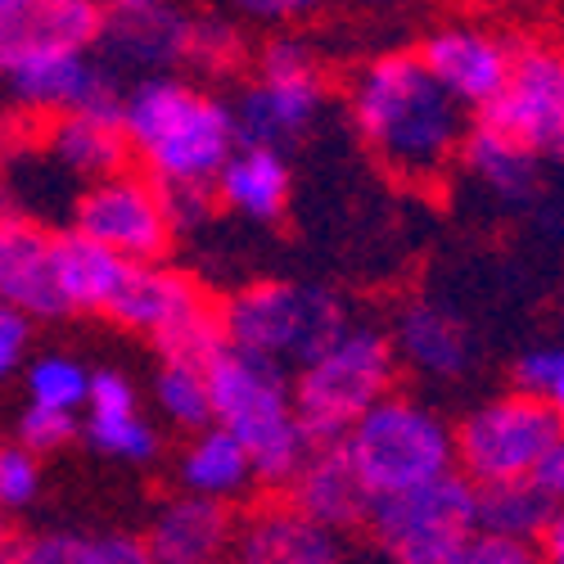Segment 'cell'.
<instances>
[{
	"label": "cell",
	"mask_w": 564,
	"mask_h": 564,
	"mask_svg": "<svg viewBox=\"0 0 564 564\" xmlns=\"http://www.w3.org/2000/svg\"><path fill=\"white\" fill-rule=\"evenodd\" d=\"M560 307H564V294H560Z\"/></svg>",
	"instance_id": "cell-46"
},
{
	"label": "cell",
	"mask_w": 564,
	"mask_h": 564,
	"mask_svg": "<svg viewBox=\"0 0 564 564\" xmlns=\"http://www.w3.org/2000/svg\"><path fill=\"white\" fill-rule=\"evenodd\" d=\"M538 555L542 564H564V501L551 510V520L538 533Z\"/></svg>",
	"instance_id": "cell-41"
},
{
	"label": "cell",
	"mask_w": 564,
	"mask_h": 564,
	"mask_svg": "<svg viewBox=\"0 0 564 564\" xmlns=\"http://www.w3.org/2000/svg\"><path fill=\"white\" fill-rule=\"evenodd\" d=\"M538 398L560 415V425H564V348H546V370H542Z\"/></svg>",
	"instance_id": "cell-40"
},
{
	"label": "cell",
	"mask_w": 564,
	"mask_h": 564,
	"mask_svg": "<svg viewBox=\"0 0 564 564\" xmlns=\"http://www.w3.org/2000/svg\"><path fill=\"white\" fill-rule=\"evenodd\" d=\"M0 86L10 90V100L23 113L41 118H59L86 105H105L118 100L122 90L113 86V73L96 51H36L14 59L0 73Z\"/></svg>",
	"instance_id": "cell-14"
},
{
	"label": "cell",
	"mask_w": 564,
	"mask_h": 564,
	"mask_svg": "<svg viewBox=\"0 0 564 564\" xmlns=\"http://www.w3.org/2000/svg\"><path fill=\"white\" fill-rule=\"evenodd\" d=\"M415 55L465 113H484L497 100V90H501V82L510 73L514 41L501 36L488 23L460 19V23L434 28L425 41H420Z\"/></svg>",
	"instance_id": "cell-13"
},
{
	"label": "cell",
	"mask_w": 564,
	"mask_h": 564,
	"mask_svg": "<svg viewBox=\"0 0 564 564\" xmlns=\"http://www.w3.org/2000/svg\"><path fill=\"white\" fill-rule=\"evenodd\" d=\"M73 230L100 240L127 262H159L172 245L176 221L159 181L118 167L109 176L86 181V191L73 204Z\"/></svg>",
	"instance_id": "cell-11"
},
{
	"label": "cell",
	"mask_w": 564,
	"mask_h": 564,
	"mask_svg": "<svg viewBox=\"0 0 564 564\" xmlns=\"http://www.w3.org/2000/svg\"><path fill=\"white\" fill-rule=\"evenodd\" d=\"M195 45V14L176 6H135V10H109L105 32L96 41V55L105 68H127L135 77L150 73H176L191 64Z\"/></svg>",
	"instance_id": "cell-15"
},
{
	"label": "cell",
	"mask_w": 564,
	"mask_h": 564,
	"mask_svg": "<svg viewBox=\"0 0 564 564\" xmlns=\"http://www.w3.org/2000/svg\"><path fill=\"white\" fill-rule=\"evenodd\" d=\"M560 434H564L560 415L538 393L514 389V393L488 398L460 420V430H452L456 469L475 488L533 479L538 460L551 452Z\"/></svg>",
	"instance_id": "cell-8"
},
{
	"label": "cell",
	"mask_w": 564,
	"mask_h": 564,
	"mask_svg": "<svg viewBox=\"0 0 564 564\" xmlns=\"http://www.w3.org/2000/svg\"><path fill=\"white\" fill-rule=\"evenodd\" d=\"M438 564H542V555H538V542H529V538H506L492 529H475Z\"/></svg>",
	"instance_id": "cell-33"
},
{
	"label": "cell",
	"mask_w": 564,
	"mask_h": 564,
	"mask_svg": "<svg viewBox=\"0 0 564 564\" xmlns=\"http://www.w3.org/2000/svg\"><path fill=\"white\" fill-rule=\"evenodd\" d=\"M533 484L560 506L564 501V434L551 443V452L538 460V469H533Z\"/></svg>",
	"instance_id": "cell-39"
},
{
	"label": "cell",
	"mask_w": 564,
	"mask_h": 564,
	"mask_svg": "<svg viewBox=\"0 0 564 564\" xmlns=\"http://www.w3.org/2000/svg\"><path fill=\"white\" fill-rule=\"evenodd\" d=\"M6 564H154V555L127 533H36L14 542Z\"/></svg>",
	"instance_id": "cell-27"
},
{
	"label": "cell",
	"mask_w": 564,
	"mask_h": 564,
	"mask_svg": "<svg viewBox=\"0 0 564 564\" xmlns=\"http://www.w3.org/2000/svg\"><path fill=\"white\" fill-rule=\"evenodd\" d=\"M339 443L357 465L370 497L402 492L411 484H425L456 469V438L447 420L434 406L402 393H384L375 406H366Z\"/></svg>",
	"instance_id": "cell-6"
},
{
	"label": "cell",
	"mask_w": 564,
	"mask_h": 564,
	"mask_svg": "<svg viewBox=\"0 0 564 564\" xmlns=\"http://www.w3.org/2000/svg\"><path fill=\"white\" fill-rule=\"evenodd\" d=\"M240 59V28L230 19L195 14V45H191V64L199 68H230Z\"/></svg>",
	"instance_id": "cell-35"
},
{
	"label": "cell",
	"mask_w": 564,
	"mask_h": 564,
	"mask_svg": "<svg viewBox=\"0 0 564 564\" xmlns=\"http://www.w3.org/2000/svg\"><path fill=\"white\" fill-rule=\"evenodd\" d=\"M465 6H488V0H465Z\"/></svg>",
	"instance_id": "cell-45"
},
{
	"label": "cell",
	"mask_w": 564,
	"mask_h": 564,
	"mask_svg": "<svg viewBox=\"0 0 564 564\" xmlns=\"http://www.w3.org/2000/svg\"><path fill=\"white\" fill-rule=\"evenodd\" d=\"M230 555L235 564H348L344 538L307 520L290 501L262 506L245 524H235Z\"/></svg>",
	"instance_id": "cell-17"
},
{
	"label": "cell",
	"mask_w": 564,
	"mask_h": 564,
	"mask_svg": "<svg viewBox=\"0 0 564 564\" xmlns=\"http://www.w3.org/2000/svg\"><path fill=\"white\" fill-rule=\"evenodd\" d=\"M217 325L226 348H240L280 370H299L348 325V307L325 285L262 280V285L230 294L217 307Z\"/></svg>",
	"instance_id": "cell-4"
},
{
	"label": "cell",
	"mask_w": 564,
	"mask_h": 564,
	"mask_svg": "<svg viewBox=\"0 0 564 564\" xmlns=\"http://www.w3.org/2000/svg\"><path fill=\"white\" fill-rule=\"evenodd\" d=\"M51 262H55V290L64 312H109L131 262L100 240H90L82 230L51 235Z\"/></svg>",
	"instance_id": "cell-24"
},
{
	"label": "cell",
	"mask_w": 564,
	"mask_h": 564,
	"mask_svg": "<svg viewBox=\"0 0 564 564\" xmlns=\"http://www.w3.org/2000/svg\"><path fill=\"white\" fill-rule=\"evenodd\" d=\"M290 506L303 510L307 520L348 533L366 524V510H370V488L361 484L357 465L348 460L344 443H312V452L303 456V465L290 475Z\"/></svg>",
	"instance_id": "cell-18"
},
{
	"label": "cell",
	"mask_w": 564,
	"mask_h": 564,
	"mask_svg": "<svg viewBox=\"0 0 564 564\" xmlns=\"http://www.w3.org/2000/svg\"><path fill=\"white\" fill-rule=\"evenodd\" d=\"M154 402L176 430H204L213 425V393H208V366L199 357H172L154 370Z\"/></svg>",
	"instance_id": "cell-28"
},
{
	"label": "cell",
	"mask_w": 564,
	"mask_h": 564,
	"mask_svg": "<svg viewBox=\"0 0 564 564\" xmlns=\"http://www.w3.org/2000/svg\"><path fill=\"white\" fill-rule=\"evenodd\" d=\"M389 564H438L479 529V488L460 469L375 497L366 524Z\"/></svg>",
	"instance_id": "cell-7"
},
{
	"label": "cell",
	"mask_w": 564,
	"mask_h": 564,
	"mask_svg": "<svg viewBox=\"0 0 564 564\" xmlns=\"http://www.w3.org/2000/svg\"><path fill=\"white\" fill-rule=\"evenodd\" d=\"M6 520H10V514L0 510V564L10 560V546H14V538H10V524H6Z\"/></svg>",
	"instance_id": "cell-42"
},
{
	"label": "cell",
	"mask_w": 564,
	"mask_h": 564,
	"mask_svg": "<svg viewBox=\"0 0 564 564\" xmlns=\"http://www.w3.org/2000/svg\"><path fill=\"white\" fill-rule=\"evenodd\" d=\"M77 430H82V415H73V411H51V406L28 402V411H23V420H19V443L32 447L36 456H51V452L68 447V443L77 438Z\"/></svg>",
	"instance_id": "cell-34"
},
{
	"label": "cell",
	"mask_w": 564,
	"mask_h": 564,
	"mask_svg": "<svg viewBox=\"0 0 564 564\" xmlns=\"http://www.w3.org/2000/svg\"><path fill=\"white\" fill-rule=\"evenodd\" d=\"M176 479H181V492L213 497V501H226V506L240 501L258 484L249 452L221 425H204V430L191 434V443L181 447V460H176Z\"/></svg>",
	"instance_id": "cell-25"
},
{
	"label": "cell",
	"mask_w": 564,
	"mask_h": 564,
	"mask_svg": "<svg viewBox=\"0 0 564 564\" xmlns=\"http://www.w3.org/2000/svg\"><path fill=\"white\" fill-rule=\"evenodd\" d=\"M10 6H19V0H0V10H10Z\"/></svg>",
	"instance_id": "cell-44"
},
{
	"label": "cell",
	"mask_w": 564,
	"mask_h": 564,
	"mask_svg": "<svg viewBox=\"0 0 564 564\" xmlns=\"http://www.w3.org/2000/svg\"><path fill=\"white\" fill-rule=\"evenodd\" d=\"M389 339L398 366H411L425 380H460L475 366V339H469L465 321L443 303H406Z\"/></svg>",
	"instance_id": "cell-20"
},
{
	"label": "cell",
	"mask_w": 564,
	"mask_h": 564,
	"mask_svg": "<svg viewBox=\"0 0 564 564\" xmlns=\"http://www.w3.org/2000/svg\"><path fill=\"white\" fill-rule=\"evenodd\" d=\"M235 542L230 506L195 492L167 497L145 533V546L154 564H221Z\"/></svg>",
	"instance_id": "cell-19"
},
{
	"label": "cell",
	"mask_w": 564,
	"mask_h": 564,
	"mask_svg": "<svg viewBox=\"0 0 564 564\" xmlns=\"http://www.w3.org/2000/svg\"><path fill=\"white\" fill-rule=\"evenodd\" d=\"M118 113L131 159L167 195L181 191L213 195L217 167L240 145L230 105H221L204 86L176 73L135 77L118 96Z\"/></svg>",
	"instance_id": "cell-2"
},
{
	"label": "cell",
	"mask_w": 564,
	"mask_h": 564,
	"mask_svg": "<svg viewBox=\"0 0 564 564\" xmlns=\"http://www.w3.org/2000/svg\"><path fill=\"white\" fill-rule=\"evenodd\" d=\"M45 145H51V159L64 172H73L82 181L109 176V172L127 167V159H131L127 135H122L118 100L86 105V109L51 118V135H45Z\"/></svg>",
	"instance_id": "cell-23"
},
{
	"label": "cell",
	"mask_w": 564,
	"mask_h": 564,
	"mask_svg": "<svg viewBox=\"0 0 564 564\" xmlns=\"http://www.w3.org/2000/svg\"><path fill=\"white\" fill-rule=\"evenodd\" d=\"M208 393H213V425L240 438L253 460L258 484L285 488L290 475L312 452V434L299 420L290 370L258 361L240 348H217L208 361Z\"/></svg>",
	"instance_id": "cell-3"
},
{
	"label": "cell",
	"mask_w": 564,
	"mask_h": 564,
	"mask_svg": "<svg viewBox=\"0 0 564 564\" xmlns=\"http://www.w3.org/2000/svg\"><path fill=\"white\" fill-rule=\"evenodd\" d=\"M348 113L361 145L402 185H438L465 140V109L415 51H384L348 82Z\"/></svg>",
	"instance_id": "cell-1"
},
{
	"label": "cell",
	"mask_w": 564,
	"mask_h": 564,
	"mask_svg": "<svg viewBox=\"0 0 564 564\" xmlns=\"http://www.w3.org/2000/svg\"><path fill=\"white\" fill-rule=\"evenodd\" d=\"M484 122L501 127L533 154L564 150V51L555 41H520Z\"/></svg>",
	"instance_id": "cell-12"
},
{
	"label": "cell",
	"mask_w": 564,
	"mask_h": 564,
	"mask_svg": "<svg viewBox=\"0 0 564 564\" xmlns=\"http://www.w3.org/2000/svg\"><path fill=\"white\" fill-rule=\"evenodd\" d=\"M0 299L19 312L36 316H64L55 290V262H51V235H41L32 221L0 208Z\"/></svg>",
	"instance_id": "cell-21"
},
{
	"label": "cell",
	"mask_w": 564,
	"mask_h": 564,
	"mask_svg": "<svg viewBox=\"0 0 564 564\" xmlns=\"http://www.w3.org/2000/svg\"><path fill=\"white\" fill-rule=\"evenodd\" d=\"M551 510H555V501L533 479L479 488V529H492V533H506V538L538 542L542 524L551 520Z\"/></svg>",
	"instance_id": "cell-29"
},
{
	"label": "cell",
	"mask_w": 564,
	"mask_h": 564,
	"mask_svg": "<svg viewBox=\"0 0 564 564\" xmlns=\"http://www.w3.org/2000/svg\"><path fill=\"white\" fill-rule=\"evenodd\" d=\"M398 384V352L384 330L344 325V330L294 370V406L312 443H339L348 425Z\"/></svg>",
	"instance_id": "cell-5"
},
{
	"label": "cell",
	"mask_w": 564,
	"mask_h": 564,
	"mask_svg": "<svg viewBox=\"0 0 564 564\" xmlns=\"http://www.w3.org/2000/svg\"><path fill=\"white\" fill-rule=\"evenodd\" d=\"M380 564H389V560H380Z\"/></svg>",
	"instance_id": "cell-47"
},
{
	"label": "cell",
	"mask_w": 564,
	"mask_h": 564,
	"mask_svg": "<svg viewBox=\"0 0 564 564\" xmlns=\"http://www.w3.org/2000/svg\"><path fill=\"white\" fill-rule=\"evenodd\" d=\"M109 10H135V6H176V0H105Z\"/></svg>",
	"instance_id": "cell-43"
},
{
	"label": "cell",
	"mask_w": 564,
	"mask_h": 564,
	"mask_svg": "<svg viewBox=\"0 0 564 564\" xmlns=\"http://www.w3.org/2000/svg\"><path fill=\"white\" fill-rule=\"evenodd\" d=\"M321 105H325V77L316 51L303 36H271L258 55L253 82L240 90L230 113L240 140L285 150L290 140H299L321 118Z\"/></svg>",
	"instance_id": "cell-10"
},
{
	"label": "cell",
	"mask_w": 564,
	"mask_h": 564,
	"mask_svg": "<svg viewBox=\"0 0 564 564\" xmlns=\"http://www.w3.org/2000/svg\"><path fill=\"white\" fill-rule=\"evenodd\" d=\"M86 438L96 452L122 465H150L163 452V438L154 430V420H145L140 406L127 411H86Z\"/></svg>",
	"instance_id": "cell-30"
},
{
	"label": "cell",
	"mask_w": 564,
	"mask_h": 564,
	"mask_svg": "<svg viewBox=\"0 0 564 564\" xmlns=\"http://www.w3.org/2000/svg\"><path fill=\"white\" fill-rule=\"evenodd\" d=\"M36 497H41V456L19 438L0 443V510L6 514L28 510Z\"/></svg>",
	"instance_id": "cell-32"
},
{
	"label": "cell",
	"mask_w": 564,
	"mask_h": 564,
	"mask_svg": "<svg viewBox=\"0 0 564 564\" xmlns=\"http://www.w3.org/2000/svg\"><path fill=\"white\" fill-rule=\"evenodd\" d=\"M105 19V0H19L0 10V73L36 51H96Z\"/></svg>",
	"instance_id": "cell-16"
},
{
	"label": "cell",
	"mask_w": 564,
	"mask_h": 564,
	"mask_svg": "<svg viewBox=\"0 0 564 564\" xmlns=\"http://www.w3.org/2000/svg\"><path fill=\"white\" fill-rule=\"evenodd\" d=\"M226 6L249 23H299L316 10H325L330 0H226Z\"/></svg>",
	"instance_id": "cell-38"
},
{
	"label": "cell",
	"mask_w": 564,
	"mask_h": 564,
	"mask_svg": "<svg viewBox=\"0 0 564 564\" xmlns=\"http://www.w3.org/2000/svg\"><path fill=\"white\" fill-rule=\"evenodd\" d=\"M109 321L127 325V330L154 339L172 357H199L208 361L221 348V325L217 307L208 294L195 285L185 271L159 262H131L113 307L105 312Z\"/></svg>",
	"instance_id": "cell-9"
},
{
	"label": "cell",
	"mask_w": 564,
	"mask_h": 564,
	"mask_svg": "<svg viewBox=\"0 0 564 564\" xmlns=\"http://www.w3.org/2000/svg\"><path fill=\"white\" fill-rule=\"evenodd\" d=\"M140 406L135 384L127 380L122 370L105 366V370H90V384H86V411H127Z\"/></svg>",
	"instance_id": "cell-36"
},
{
	"label": "cell",
	"mask_w": 564,
	"mask_h": 564,
	"mask_svg": "<svg viewBox=\"0 0 564 564\" xmlns=\"http://www.w3.org/2000/svg\"><path fill=\"white\" fill-rule=\"evenodd\" d=\"M290 163L275 145H258V140H240L226 163L213 176V195L221 208L249 221H275L290 204Z\"/></svg>",
	"instance_id": "cell-22"
},
{
	"label": "cell",
	"mask_w": 564,
	"mask_h": 564,
	"mask_svg": "<svg viewBox=\"0 0 564 564\" xmlns=\"http://www.w3.org/2000/svg\"><path fill=\"white\" fill-rule=\"evenodd\" d=\"M456 163L475 176L488 195L506 199V204H529L533 191H538V154L524 150L514 135H506L501 127L492 122H479V127H465V140H460V154Z\"/></svg>",
	"instance_id": "cell-26"
},
{
	"label": "cell",
	"mask_w": 564,
	"mask_h": 564,
	"mask_svg": "<svg viewBox=\"0 0 564 564\" xmlns=\"http://www.w3.org/2000/svg\"><path fill=\"white\" fill-rule=\"evenodd\" d=\"M28 335H32V316L0 299V384L19 370V361L28 352Z\"/></svg>",
	"instance_id": "cell-37"
},
{
	"label": "cell",
	"mask_w": 564,
	"mask_h": 564,
	"mask_svg": "<svg viewBox=\"0 0 564 564\" xmlns=\"http://www.w3.org/2000/svg\"><path fill=\"white\" fill-rule=\"evenodd\" d=\"M28 384V402L36 406H51V411H73L82 415L86 411V384H90V370L68 357V352H45L28 366L23 375Z\"/></svg>",
	"instance_id": "cell-31"
}]
</instances>
